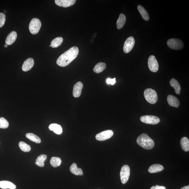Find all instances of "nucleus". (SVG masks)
I'll list each match as a JSON object with an SVG mask.
<instances>
[{"instance_id":"obj_1","label":"nucleus","mask_w":189,"mask_h":189,"mask_svg":"<svg viewBox=\"0 0 189 189\" xmlns=\"http://www.w3.org/2000/svg\"><path fill=\"white\" fill-rule=\"evenodd\" d=\"M79 52L78 48L76 46L71 48L62 54L58 58L57 63L60 67H64L69 65L72 62L76 59Z\"/></svg>"},{"instance_id":"obj_2","label":"nucleus","mask_w":189,"mask_h":189,"mask_svg":"<svg viewBox=\"0 0 189 189\" xmlns=\"http://www.w3.org/2000/svg\"><path fill=\"white\" fill-rule=\"evenodd\" d=\"M137 142L139 145L143 149H151L155 146L153 140L146 134H142L137 139Z\"/></svg>"},{"instance_id":"obj_3","label":"nucleus","mask_w":189,"mask_h":189,"mask_svg":"<svg viewBox=\"0 0 189 189\" xmlns=\"http://www.w3.org/2000/svg\"><path fill=\"white\" fill-rule=\"evenodd\" d=\"M144 96L147 102L154 104L158 101V96L156 91L151 88H147L144 91Z\"/></svg>"},{"instance_id":"obj_4","label":"nucleus","mask_w":189,"mask_h":189,"mask_svg":"<svg viewBox=\"0 0 189 189\" xmlns=\"http://www.w3.org/2000/svg\"><path fill=\"white\" fill-rule=\"evenodd\" d=\"M167 43L170 48L176 50H180L183 48L184 47V43L182 41L178 39H170L167 41Z\"/></svg>"},{"instance_id":"obj_5","label":"nucleus","mask_w":189,"mask_h":189,"mask_svg":"<svg viewBox=\"0 0 189 189\" xmlns=\"http://www.w3.org/2000/svg\"><path fill=\"white\" fill-rule=\"evenodd\" d=\"M41 26V23L40 20L38 18H33L29 24V30L31 34H36L39 32Z\"/></svg>"},{"instance_id":"obj_6","label":"nucleus","mask_w":189,"mask_h":189,"mask_svg":"<svg viewBox=\"0 0 189 189\" xmlns=\"http://www.w3.org/2000/svg\"><path fill=\"white\" fill-rule=\"evenodd\" d=\"M141 121L147 124L155 125L158 124L160 122V118L153 115H145L141 116Z\"/></svg>"},{"instance_id":"obj_7","label":"nucleus","mask_w":189,"mask_h":189,"mask_svg":"<svg viewBox=\"0 0 189 189\" xmlns=\"http://www.w3.org/2000/svg\"><path fill=\"white\" fill-rule=\"evenodd\" d=\"M130 168L128 165L123 166L120 172V178L123 184H125L128 182L130 175Z\"/></svg>"},{"instance_id":"obj_8","label":"nucleus","mask_w":189,"mask_h":189,"mask_svg":"<svg viewBox=\"0 0 189 189\" xmlns=\"http://www.w3.org/2000/svg\"><path fill=\"white\" fill-rule=\"evenodd\" d=\"M149 69L153 72H156L159 69V64L154 56H149L148 60Z\"/></svg>"},{"instance_id":"obj_9","label":"nucleus","mask_w":189,"mask_h":189,"mask_svg":"<svg viewBox=\"0 0 189 189\" xmlns=\"http://www.w3.org/2000/svg\"><path fill=\"white\" fill-rule=\"evenodd\" d=\"M114 132L111 130H107L97 134L96 136V140L105 141L111 138L113 136Z\"/></svg>"},{"instance_id":"obj_10","label":"nucleus","mask_w":189,"mask_h":189,"mask_svg":"<svg viewBox=\"0 0 189 189\" xmlns=\"http://www.w3.org/2000/svg\"><path fill=\"white\" fill-rule=\"evenodd\" d=\"M135 43V40L133 37H128L125 42L123 48L124 53H128L133 48Z\"/></svg>"},{"instance_id":"obj_11","label":"nucleus","mask_w":189,"mask_h":189,"mask_svg":"<svg viewBox=\"0 0 189 189\" xmlns=\"http://www.w3.org/2000/svg\"><path fill=\"white\" fill-rule=\"evenodd\" d=\"M76 1L75 0H55V2L59 7H67L74 5Z\"/></svg>"},{"instance_id":"obj_12","label":"nucleus","mask_w":189,"mask_h":189,"mask_svg":"<svg viewBox=\"0 0 189 189\" xmlns=\"http://www.w3.org/2000/svg\"><path fill=\"white\" fill-rule=\"evenodd\" d=\"M34 59L32 58H29L25 61L23 64L22 69L24 72H28L32 69L34 65Z\"/></svg>"},{"instance_id":"obj_13","label":"nucleus","mask_w":189,"mask_h":189,"mask_svg":"<svg viewBox=\"0 0 189 189\" xmlns=\"http://www.w3.org/2000/svg\"><path fill=\"white\" fill-rule=\"evenodd\" d=\"M83 88V84L80 82L76 83L74 85L73 89V96L74 97L77 98L79 97L81 93L82 89Z\"/></svg>"},{"instance_id":"obj_14","label":"nucleus","mask_w":189,"mask_h":189,"mask_svg":"<svg viewBox=\"0 0 189 189\" xmlns=\"http://www.w3.org/2000/svg\"><path fill=\"white\" fill-rule=\"evenodd\" d=\"M167 101L170 106L177 108L179 106L180 102L178 99L172 95H168Z\"/></svg>"},{"instance_id":"obj_15","label":"nucleus","mask_w":189,"mask_h":189,"mask_svg":"<svg viewBox=\"0 0 189 189\" xmlns=\"http://www.w3.org/2000/svg\"><path fill=\"white\" fill-rule=\"evenodd\" d=\"M17 35L15 31L10 33L6 38L5 43L7 45H11L16 41L17 38Z\"/></svg>"},{"instance_id":"obj_16","label":"nucleus","mask_w":189,"mask_h":189,"mask_svg":"<svg viewBox=\"0 0 189 189\" xmlns=\"http://www.w3.org/2000/svg\"><path fill=\"white\" fill-rule=\"evenodd\" d=\"M164 169L163 166L159 164H155L150 166L148 171L149 173H153L162 171Z\"/></svg>"},{"instance_id":"obj_17","label":"nucleus","mask_w":189,"mask_h":189,"mask_svg":"<svg viewBox=\"0 0 189 189\" xmlns=\"http://www.w3.org/2000/svg\"><path fill=\"white\" fill-rule=\"evenodd\" d=\"M70 171L71 173L76 176H82L83 172L80 168H78L75 163H73L70 167Z\"/></svg>"},{"instance_id":"obj_18","label":"nucleus","mask_w":189,"mask_h":189,"mask_svg":"<svg viewBox=\"0 0 189 189\" xmlns=\"http://www.w3.org/2000/svg\"><path fill=\"white\" fill-rule=\"evenodd\" d=\"M0 188L3 189H15L16 186L11 182L8 181H1L0 182Z\"/></svg>"},{"instance_id":"obj_19","label":"nucleus","mask_w":189,"mask_h":189,"mask_svg":"<svg viewBox=\"0 0 189 189\" xmlns=\"http://www.w3.org/2000/svg\"><path fill=\"white\" fill-rule=\"evenodd\" d=\"M170 84L171 86L173 87L175 90V92L176 94L179 95L180 94L181 91V86L179 83L175 78H172L170 81Z\"/></svg>"},{"instance_id":"obj_20","label":"nucleus","mask_w":189,"mask_h":189,"mask_svg":"<svg viewBox=\"0 0 189 189\" xmlns=\"http://www.w3.org/2000/svg\"><path fill=\"white\" fill-rule=\"evenodd\" d=\"M126 21V16L123 14H120L117 21V27L118 30H120L123 27Z\"/></svg>"},{"instance_id":"obj_21","label":"nucleus","mask_w":189,"mask_h":189,"mask_svg":"<svg viewBox=\"0 0 189 189\" xmlns=\"http://www.w3.org/2000/svg\"><path fill=\"white\" fill-rule=\"evenodd\" d=\"M49 128L50 130L53 131L55 133L58 134H61L62 132L61 126L57 124H52L50 125Z\"/></svg>"},{"instance_id":"obj_22","label":"nucleus","mask_w":189,"mask_h":189,"mask_svg":"<svg viewBox=\"0 0 189 189\" xmlns=\"http://www.w3.org/2000/svg\"><path fill=\"white\" fill-rule=\"evenodd\" d=\"M47 158V155H46L42 154L39 155L37 158L35 164L39 167H44L45 161Z\"/></svg>"},{"instance_id":"obj_23","label":"nucleus","mask_w":189,"mask_h":189,"mask_svg":"<svg viewBox=\"0 0 189 189\" xmlns=\"http://www.w3.org/2000/svg\"><path fill=\"white\" fill-rule=\"evenodd\" d=\"M180 144L182 148L184 151H189V140L186 137H183L181 140Z\"/></svg>"},{"instance_id":"obj_24","label":"nucleus","mask_w":189,"mask_h":189,"mask_svg":"<svg viewBox=\"0 0 189 189\" xmlns=\"http://www.w3.org/2000/svg\"><path fill=\"white\" fill-rule=\"evenodd\" d=\"M106 68V65L104 62H99L96 64L93 70L96 73H99L103 72Z\"/></svg>"},{"instance_id":"obj_25","label":"nucleus","mask_w":189,"mask_h":189,"mask_svg":"<svg viewBox=\"0 0 189 189\" xmlns=\"http://www.w3.org/2000/svg\"><path fill=\"white\" fill-rule=\"evenodd\" d=\"M142 17L144 20L148 21L149 19V16L146 10L141 5H139L137 7Z\"/></svg>"},{"instance_id":"obj_26","label":"nucleus","mask_w":189,"mask_h":189,"mask_svg":"<svg viewBox=\"0 0 189 189\" xmlns=\"http://www.w3.org/2000/svg\"><path fill=\"white\" fill-rule=\"evenodd\" d=\"M26 136L27 138L33 142L38 143V144H39L41 142L40 138L34 134L29 133L26 134Z\"/></svg>"},{"instance_id":"obj_27","label":"nucleus","mask_w":189,"mask_h":189,"mask_svg":"<svg viewBox=\"0 0 189 189\" xmlns=\"http://www.w3.org/2000/svg\"><path fill=\"white\" fill-rule=\"evenodd\" d=\"M63 41V39L62 37H57L52 41L51 43V47L53 48L59 47L61 45Z\"/></svg>"},{"instance_id":"obj_28","label":"nucleus","mask_w":189,"mask_h":189,"mask_svg":"<svg viewBox=\"0 0 189 189\" xmlns=\"http://www.w3.org/2000/svg\"><path fill=\"white\" fill-rule=\"evenodd\" d=\"M50 164L52 167H59L61 165V160L59 157H53L51 159Z\"/></svg>"},{"instance_id":"obj_29","label":"nucleus","mask_w":189,"mask_h":189,"mask_svg":"<svg viewBox=\"0 0 189 189\" xmlns=\"http://www.w3.org/2000/svg\"><path fill=\"white\" fill-rule=\"evenodd\" d=\"M19 146L20 149L25 152H28L31 150V147L30 145L23 142H20L19 144Z\"/></svg>"},{"instance_id":"obj_30","label":"nucleus","mask_w":189,"mask_h":189,"mask_svg":"<svg viewBox=\"0 0 189 189\" xmlns=\"http://www.w3.org/2000/svg\"><path fill=\"white\" fill-rule=\"evenodd\" d=\"M9 122L3 117L0 118V128H7L9 127Z\"/></svg>"},{"instance_id":"obj_31","label":"nucleus","mask_w":189,"mask_h":189,"mask_svg":"<svg viewBox=\"0 0 189 189\" xmlns=\"http://www.w3.org/2000/svg\"><path fill=\"white\" fill-rule=\"evenodd\" d=\"M5 20L6 16L5 14L2 13H0V28L4 25Z\"/></svg>"},{"instance_id":"obj_32","label":"nucleus","mask_w":189,"mask_h":189,"mask_svg":"<svg viewBox=\"0 0 189 189\" xmlns=\"http://www.w3.org/2000/svg\"><path fill=\"white\" fill-rule=\"evenodd\" d=\"M106 82L108 84H111L112 85L115 84L116 82V78L111 79V78H108L106 80Z\"/></svg>"},{"instance_id":"obj_33","label":"nucleus","mask_w":189,"mask_h":189,"mask_svg":"<svg viewBox=\"0 0 189 189\" xmlns=\"http://www.w3.org/2000/svg\"><path fill=\"white\" fill-rule=\"evenodd\" d=\"M151 189H166V188L164 186L156 185L152 187Z\"/></svg>"},{"instance_id":"obj_34","label":"nucleus","mask_w":189,"mask_h":189,"mask_svg":"<svg viewBox=\"0 0 189 189\" xmlns=\"http://www.w3.org/2000/svg\"><path fill=\"white\" fill-rule=\"evenodd\" d=\"M180 189H189V185L185 186L183 187V188H182Z\"/></svg>"},{"instance_id":"obj_35","label":"nucleus","mask_w":189,"mask_h":189,"mask_svg":"<svg viewBox=\"0 0 189 189\" xmlns=\"http://www.w3.org/2000/svg\"><path fill=\"white\" fill-rule=\"evenodd\" d=\"M4 47H5V48H7V44H5L4 45Z\"/></svg>"}]
</instances>
